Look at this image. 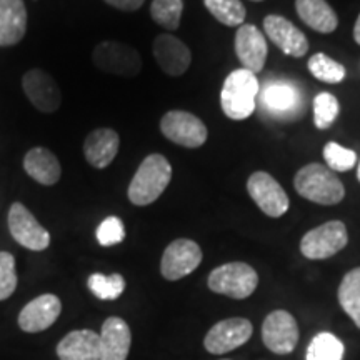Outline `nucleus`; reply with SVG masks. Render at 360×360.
Listing matches in <instances>:
<instances>
[{"label":"nucleus","mask_w":360,"mask_h":360,"mask_svg":"<svg viewBox=\"0 0 360 360\" xmlns=\"http://www.w3.org/2000/svg\"><path fill=\"white\" fill-rule=\"evenodd\" d=\"M247 191L252 200L269 217H282L289 210V197L281 184L267 172H254L247 180Z\"/></svg>","instance_id":"9"},{"label":"nucleus","mask_w":360,"mask_h":360,"mask_svg":"<svg viewBox=\"0 0 360 360\" xmlns=\"http://www.w3.org/2000/svg\"><path fill=\"white\" fill-rule=\"evenodd\" d=\"M339 115V102L328 92L319 94L314 98V124L315 127L326 130L330 127Z\"/></svg>","instance_id":"31"},{"label":"nucleus","mask_w":360,"mask_h":360,"mask_svg":"<svg viewBox=\"0 0 360 360\" xmlns=\"http://www.w3.org/2000/svg\"><path fill=\"white\" fill-rule=\"evenodd\" d=\"M182 0H154L150 6V15L155 24L167 30H177L182 17Z\"/></svg>","instance_id":"30"},{"label":"nucleus","mask_w":360,"mask_h":360,"mask_svg":"<svg viewBox=\"0 0 360 360\" xmlns=\"http://www.w3.org/2000/svg\"><path fill=\"white\" fill-rule=\"evenodd\" d=\"M259 276L249 264L231 262L214 269L209 276V289L231 299H247L257 289Z\"/></svg>","instance_id":"4"},{"label":"nucleus","mask_w":360,"mask_h":360,"mask_svg":"<svg viewBox=\"0 0 360 360\" xmlns=\"http://www.w3.org/2000/svg\"><path fill=\"white\" fill-rule=\"evenodd\" d=\"M154 57L157 64L170 77H179L191 67V51L182 40L169 34H162L154 40Z\"/></svg>","instance_id":"17"},{"label":"nucleus","mask_w":360,"mask_h":360,"mask_svg":"<svg viewBox=\"0 0 360 360\" xmlns=\"http://www.w3.org/2000/svg\"><path fill=\"white\" fill-rule=\"evenodd\" d=\"M347 242L349 233L344 222L330 220L305 233L300 240V252L310 260H323L339 254Z\"/></svg>","instance_id":"5"},{"label":"nucleus","mask_w":360,"mask_h":360,"mask_svg":"<svg viewBox=\"0 0 360 360\" xmlns=\"http://www.w3.org/2000/svg\"><path fill=\"white\" fill-rule=\"evenodd\" d=\"M339 304L344 312L360 328V267L352 269L342 278L339 287Z\"/></svg>","instance_id":"25"},{"label":"nucleus","mask_w":360,"mask_h":360,"mask_svg":"<svg viewBox=\"0 0 360 360\" xmlns=\"http://www.w3.org/2000/svg\"><path fill=\"white\" fill-rule=\"evenodd\" d=\"M202 262V250L191 238H177L165 249L162 255L160 272L167 281H180Z\"/></svg>","instance_id":"12"},{"label":"nucleus","mask_w":360,"mask_h":360,"mask_svg":"<svg viewBox=\"0 0 360 360\" xmlns=\"http://www.w3.org/2000/svg\"><path fill=\"white\" fill-rule=\"evenodd\" d=\"M264 29L269 39L287 56L300 58L309 51V40L302 30L283 19L281 15H267L264 19Z\"/></svg>","instance_id":"16"},{"label":"nucleus","mask_w":360,"mask_h":360,"mask_svg":"<svg viewBox=\"0 0 360 360\" xmlns=\"http://www.w3.org/2000/svg\"><path fill=\"white\" fill-rule=\"evenodd\" d=\"M294 186L299 195L321 205H335L345 195L339 177L321 164H309L300 169L294 179Z\"/></svg>","instance_id":"3"},{"label":"nucleus","mask_w":360,"mask_h":360,"mask_svg":"<svg viewBox=\"0 0 360 360\" xmlns=\"http://www.w3.org/2000/svg\"><path fill=\"white\" fill-rule=\"evenodd\" d=\"M87 283L90 292L101 300H117L125 290V281L120 274H112V276L92 274Z\"/></svg>","instance_id":"29"},{"label":"nucleus","mask_w":360,"mask_h":360,"mask_svg":"<svg viewBox=\"0 0 360 360\" xmlns=\"http://www.w3.org/2000/svg\"><path fill=\"white\" fill-rule=\"evenodd\" d=\"M25 172L42 186H56L60 180L62 167L57 157L44 147H35L27 152L24 159Z\"/></svg>","instance_id":"23"},{"label":"nucleus","mask_w":360,"mask_h":360,"mask_svg":"<svg viewBox=\"0 0 360 360\" xmlns=\"http://www.w3.org/2000/svg\"><path fill=\"white\" fill-rule=\"evenodd\" d=\"M236 53L244 69L259 74L267 60V40L255 25L242 24L236 34Z\"/></svg>","instance_id":"15"},{"label":"nucleus","mask_w":360,"mask_h":360,"mask_svg":"<svg viewBox=\"0 0 360 360\" xmlns=\"http://www.w3.org/2000/svg\"><path fill=\"white\" fill-rule=\"evenodd\" d=\"M120 139L114 129H97L87 135L84 142L85 159L92 167L105 169L119 152Z\"/></svg>","instance_id":"20"},{"label":"nucleus","mask_w":360,"mask_h":360,"mask_svg":"<svg viewBox=\"0 0 360 360\" xmlns=\"http://www.w3.org/2000/svg\"><path fill=\"white\" fill-rule=\"evenodd\" d=\"M60 312V299L53 294H44L22 309L19 315V327L29 334L42 332L57 321Z\"/></svg>","instance_id":"18"},{"label":"nucleus","mask_w":360,"mask_h":360,"mask_svg":"<svg viewBox=\"0 0 360 360\" xmlns=\"http://www.w3.org/2000/svg\"><path fill=\"white\" fill-rule=\"evenodd\" d=\"M252 337V323L247 319L233 317L215 323L207 332L204 345L210 354L220 355L244 345Z\"/></svg>","instance_id":"13"},{"label":"nucleus","mask_w":360,"mask_h":360,"mask_svg":"<svg viewBox=\"0 0 360 360\" xmlns=\"http://www.w3.org/2000/svg\"><path fill=\"white\" fill-rule=\"evenodd\" d=\"M309 70L315 79L326 84H339L345 79L344 65L326 53H315L309 58Z\"/></svg>","instance_id":"28"},{"label":"nucleus","mask_w":360,"mask_h":360,"mask_svg":"<svg viewBox=\"0 0 360 360\" xmlns=\"http://www.w3.org/2000/svg\"><path fill=\"white\" fill-rule=\"evenodd\" d=\"M101 360H127L132 334L124 319L109 317L102 326Z\"/></svg>","instance_id":"19"},{"label":"nucleus","mask_w":360,"mask_h":360,"mask_svg":"<svg viewBox=\"0 0 360 360\" xmlns=\"http://www.w3.org/2000/svg\"><path fill=\"white\" fill-rule=\"evenodd\" d=\"M8 231L22 247L29 250L40 252L51 245V233L45 231L20 202L12 204L8 210Z\"/></svg>","instance_id":"10"},{"label":"nucleus","mask_w":360,"mask_h":360,"mask_svg":"<svg viewBox=\"0 0 360 360\" xmlns=\"http://www.w3.org/2000/svg\"><path fill=\"white\" fill-rule=\"evenodd\" d=\"M357 179H359V182H360V164H359V167H357Z\"/></svg>","instance_id":"37"},{"label":"nucleus","mask_w":360,"mask_h":360,"mask_svg":"<svg viewBox=\"0 0 360 360\" xmlns=\"http://www.w3.org/2000/svg\"><path fill=\"white\" fill-rule=\"evenodd\" d=\"M60 360H101V335L94 330H74L58 342Z\"/></svg>","instance_id":"21"},{"label":"nucleus","mask_w":360,"mask_h":360,"mask_svg":"<svg viewBox=\"0 0 360 360\" xmlns=\"http://www.w3.org/2000/svg\"><path fill=\"white\" fill-rule=\"evenodd\" d=\"M22 87L27 98L32 102L35 109L44 114H52L62 103V92L51 74L45 70L32 69L25 72L22 77Z\"/></svg>","instance_id":"14"},{"label":"nucleus","mask_w":360,"mask_h":360,"mask_svg":"<svg viewBox=\"0 0 360 360\" xmlns=\"http://www.w3.org/2000/svg\"><path fill=\"white\" fill-rule=\"evenodd\" d=\"M262 340L270 352L287 355L299 342V327L287 310H274L262 323Z\"/></svg>","instance_id":"11"},{"label":"nucleus","mask_w":360,"mask_h":360,"mask_svg":"<svg viewBox=\"0 0 360 360\" xmlns=\"http://www.w3.org/2000/svg\"><path fill=\"white\" fill-rule=\"evenodd\" d=\"M295 8L304 24L321 34L334 32L339 19L326 0H295Z\"/></svg>","instance_id":"24"},{"label":"nucleus","mask_w":360,"mask_h":360,"mask_svg":"<svg viewBox=\"0 0 360 360\" xmlns=\"http://www.w3.org/2000/svg\"><path fill=\"white\" fill-rule=\"evenodd\" d=\"M207 11L227 27H240L245 20V7L240 0H204Z\"/></svg>","instance_id":"26"},{"label":"nucleus","mask_w":360,"mask_h":360,"mask_svg":"<svg viewBox=\"0 0 360 360\" xmlns=\"http://www.w3.org/2000/svg\"><path fill=\"white\" fill-rule=\"evenodd\" d=\"M252 2H262V0H252Z\"/></svg>","instance_id":"38"},{"label":"nucleus","mask_w":360,"mask_h":360,"mask_svg":"<svg viewBox=\"0 0 360 360\" xmlns=\"http://www.w3.org/2000/svg\"><path fill=\"white\" fill-rule=\"evenodd\" d=\"M92 62L98 70L120 77H135L142 69V58L137 49L112 40L98 44L94 49Z\"/></svg>","instance_id":"6"},{"label":"nucleus","mask_w":360,"mask_h":360,"mask_svg":"<svg viewBox=\"0 0 360 360\" xmlns=\"http://www.w3.org/2000/svg\"><path fill=\"white\" fill-rule=\"evenodd\" d=\"M354 39H355V42L360 45V15H359V19H357V22H355V27H354Z\"/></svg>","instance_id":"36"},{"label":"nucleus","mask_w":360,"mask_h":360,"mask_svg":"<svg viewBox=\"0 0 360 360\" xmlns=\"http://www.w3.org/2000/svg\"><path fill=\"white\" fill-rule=\"evenodd\" d=\"M323 159L332 172H349L357 164V154L350 148L339 146L337 142H328L323 147Z\"/></svg>","instance_id":"32"},{"label":"nucleus","mask_w":360,"mask_h":360,"mask_svg":"<svg viewBox=\"0 0 360 360\" xmlns=\"http://www.w3.org/2000/svg\"><path fill=\"white\" fill-rule=\"evenodd\" d=\"M107 4L112 7L119 8V11H125V12H134L139 11L142 7V4L146 0H105Z\"/></svg>","instance_id":"35"},{"label":"nucleus","mask_w":360,"mask_h":360,"mask_svg":"<svg viewBox=\"0 0 360 360\" xmlns=\"http://www.w3.org/2000/svg\"><path fill=\"white\" fill-rule=\"evenodd\" d=\"M27 30L24 0H0V47L19 44Z\"/></svg>","instance_id":"22"},{"label":"nucleus","mask_w":360,"mask_h":360,"mask_svg":"<svg viewBox=\"0 0 360 360\" xmlns=\"http://www.w3.org/2000/svg\"><path fill=\"white\" fill-rule=\"evenodd\" d=\"M259 80L254 72L237 69L225 79L220 92V105L224 114L232 120H244L254 114L259 96Z\"/></svg>","instance_id":"2"},{"label":"nucleus","mask_w":360,"mask_h":360,"mask_svg":"<svg viewBox=\"0 0 360 360\" xmlns=\"http://www.w3.org/2000/svg\"><path fill=\"white\" fill-rule=\"evenodd\" d=\"M260 105L269 115L277 119H292L302 107V94L289 80H269L260 90Z\"/></svg>","instance_id":"8"},{"label":"nucleus","mask_w":360,"mask_h":360,"mask_svg":"<svg viewBox=\"0 0 360 360\" xmlns=\"http://www.w3.org/2000/svg\"><path fill=\"white\" fill-rule=\"evenodd\" d=\"M172 179V167L160 154L147 155L135 172L129 186V200L134 205L143 207L155 202L167 188Z\"/></svg>","instance_id":"1"},{"label":"nucleus","mask_w":360,"mask_h":360,"mask_svg":"<svg viewBox=\"0 0 360 360\" xmlns=\"http://www.w3.org/2000/svg\"><path fill=\"white\" fill-rule=\"evenodd\" d=\"M97 242L102 247H112L124 242L125 238V227L124 222L119 217H107L105 220H102L101 225L97 227L96 232Z\"/></svg>","instance_id":"33"},{"label":"nucleus","mask_w":360,"mask_h":360,"mask_svg":"<svg viewBox=\"0 0 360 360\" xmlns=\"http://www.w3.org/2000/svg\"><path fill=\"white\" fill-rule=\"evenodd\" d=\"M160 130L170 142L187 148L202 147L209 135L199 117L186 110L167 112L160 120Z\"/></svg>","instance_id":"7"},{"label":"nucleus","mask_w":360,"mask_h":360,"mask_svg":"<svg viewBox=\"0 0 360 360\" xmlns=\"http://www.w3.org/2000/svg\"><path fill=\"white\" fill-rule=\"evenodd\" d=\"M17 289L15 259L8 252H0V300H6Z\"/></svg>","instance_id":"34"},{"label":"nucleus","mask_w":360,"mask_h":360,"mask_svg":"<svg viewBox=\"0 0 360 360\" xmlns=\"http://www.w3.org/2000/svg\"><path fill=\"white\" fill-rule=\"evenodd\" d=\"M342 357H344V344L328 332L315 335L305 354L307 360H342Z\"/></svg>","instance_id":"27"}]
</instances>
